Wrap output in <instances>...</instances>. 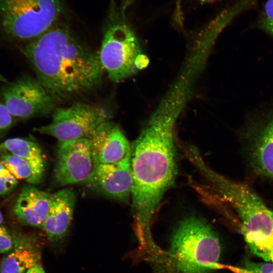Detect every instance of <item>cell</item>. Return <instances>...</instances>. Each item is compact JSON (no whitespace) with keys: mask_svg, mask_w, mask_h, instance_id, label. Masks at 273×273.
Instances as JSON below:
<instances>
[{"mask_svg":"<svg viewBox=\"0 0 273 273\" xmlns=\"http://www.w3.org/2000/svg\"><path fill=\"white\" fill-rule=\"evenodd\" d=\"M26 273H45L42 266L40 264H37L30 269H29Z\"/></svg>","mask_w":273,"mask_h":273,"instance_id":"cell-24","label":"cell"},{"mask_svg":"<svg viewBox=\"0 0 273 273\" xmlns=\"http://www.w3.org/2000/svg\"><path fill=\"white\" fill-rule=\"evenodd\" d=\"M132 0L118 5L111 0L99 55L101 64L110 80L118 82L136 69L134 61L141 53L140 44L128 25L126 11Z\"/></svg>","mask_w":273,"mask_h":273,"instance_id":"cell-5","label":"cell"},{"mask_svg":"<svg viewBox=\"0 0 273 273\" xmlns=\"http://www.w3.org/2000/svg\"><path fill=\"white\" fill-rule=\"evenodd\" d=\"M0 81L2 82H6L7 80L6 79L0 74Z\"/></svg>","mask_w":273,"mask_h":273,"instance_id":"cell-27","label":"cell"},{"mask_svg":"<svg viewBox=\"0 0 273 273\" xmlns=\"http://www.w3.org/2000/svg\"><path fill=\"white\" fill-rule=\"evenodd\" d=\"M14 238L13 249L1 261L0 273H26L31 267L40 264V250L34 239L22 235Z\"/></svg>","mask_w":273,"mask_h":273,"instance_id":"cell-14","label":"cell"},{"mask_svg":"<svg viewBox=\"0 0 273 273\" xmlns=\"http://www.w3.org/2000/svg\"><path fill=\"white\" fill-rule=\"evenodd\" d=\"M234 270L236 273H273V263L247 261L242 267Z\"/></svg>","mask_w":273,"mask_h":273,"instance_id":"cell-18","label":"cell"},{"mask_svg":"<svg viewBox=\"0 0 273 273\" xmlns=\"http://www.w3.org/2000/svg\"><path fill=\"white\" fill-rule=\"evenodd\" d=\"M221 246L212 228L199 218L181 221L167 252L154 260L158 273H211L220 267Z\"/></svg>","mask_w":273,"mask_h":273,"instance_id":"cell-4","label":"cell"},{"mask_svg":"<svg viewBox=\"0 0 273 273\" xmlns=\"http://www.w3.org/2000/svg\"><path fill=\"white\" fill-rule=\"evenodd\" d=\"M4 104L14 117L27 119L49 114L55 110V102L36 79L24 76L2 90Z\"/></svg>","mask_w":273,"mask_h":273,"instance_id":"cell-8","label":"cell"},{"mask_svg":"<svg viewBox=\"0 0 273 273\" xmlns=\"http://www.w3.org/2000/svg\"><path fill=\"white\" fill-rule=\"evenodd\" d=\"M52 194L32 186L23 187L13 207V213L21 224L41 228L48 214Z\"/></svg>","mask_w":273,"mask_h":273,"instance_id":"cell-12","label":"cell"},{"mask_svg":"<svg viewBox=\"0 0 273 273\" xmlns=\"http://www.w3.org/2000/svg\"><path fill=\"white\" fill-rule=\"evenodd\" d=\"M75 198L69 188L52 194L49 211L41 228L50 242L59 241L66 235L72 219Z\"/></svg>","mask_w":273,"mask_h":273,"instance_id":"cell-13","label":"cell"},{"mask_svg":"<svg viewBox=\"0 0 273 273\" xmlns=\"http://www.w3.org/2000/svg\"><path fill=\"white\" fill-rule=\"evenodd\" d=\"M57 22L22 50L55 102L94 89L104 73L99 54L77 39L66 25Z\"/></svg>","mask_w":273,"mask_h":273,"instance_id":"cell-2","label":"cell"},{"mask_svg":"<svg viewBox=\"0 0 273 273\" xmlns=\"http://www.w3.org/2000/svg\"><path fill=\"white\" fill-rule=\"evenodd\" d=\"M63 9L62 0H0V28L16 39H33L57 22Z\"/></svg>","mask_w":273,"mask_h":273,"instance_id":"cell-6","label":"cell"},{"mask_svg":"<svg viewBox=\"0 0 273 273\" xmlns=\"http://www.w3.org/2000/svg\"><path fill=\"white\" fill-rule=\"evenodd\" d=\"M250 158L258 173L273 179V116L252 144Z\"/></svg>","mask_w":273,"mask_h":273,"instance_id":"cell-15","label":"cell"},{"mask_svg":"<svg viewBox=\"0 0 273 273\" xmlns=\"http://www.w3.org/2000/svg\"><path fill=\"white\" fill-rule=\"evenodd\" d=\"M94 167L89 139L59 141L54 168L55 179L59 185L84 182Z\"/></svg>","mask_w":273,"mask_h":273,"instance_id":"cell-9","label":"cell"},{"mask_svg":"<svg viewBox=\"0 0 273 273\" xmlns=\"http://www.w3.org/2000/svg\"><path fill=\"white\" fill-rule=\"evenodd\" d=\"M84 183L88 188L107 196L123 202L128 201L133 183L130 152L118 162L94 166Z\"/></svg>","mask_w":273,"mask_h":273,"instance_id":"cell-10","label":"cell"},{"mask_svg":"<svg viewBox=\"0 0 273 273\" xmlns=\"http://www.w3.org/2000/svg\"><path fill=\"white\" fill-rule=\"evenodd\" d=\"M148 63V58L146 55L141 53L135 58L134 66L136 69H142L147 67Z\"/></svg>","mask_w":273,"mask_h":273,"instance_id":"cell-23","label":"cell"},{"mask_svg":"<svg viewBox=\"0 0 273 273\" xmlns=\"http://www.w3.org/2000/svg\"><path fill=\"white\" fill-rule=\"evenodd\" d=\"M94 166L122 160L130 152L131 145L118 125L109 121L89 139Z\"/></svg>","mask_w":273,"mask_h":273,"instance_id":"cell-11","label":"cell"},{"mask_svg":"<svg viewBox=\"0 0 273 273\" xmlns=\"http://www.w3.org/2000/svg\"><path fill=\"white\" fill-rule=\"evenodd\" d=\"M173 119H153L131 145L132 207L135 232L144 248L154 245L151 228L159 204L176 173Z\"/></svg>","mask_w":273,"mask_h":273,"instance_id":"cell-1","label":"cell"},{"mask_svg":"<svg viewBox=\"0 0 273 273\" xmlns=\"http://www.w3.org/2000/svg\"><path fill=\"white\" fill-rule=\"evenodd\" d=\"M202 4H209L217 2L219 0H199Z\"/></svg>","mask_w":273,"mask_h":273,"instance_id":"cell-25","label":"cell"},{"mask_svg":"<svg viewBox=\"0 0 273 273\" xmlns=\"http://www.w3.org/2000/svg\"><path fill=\"white\" fill-rule=\"evenodd\" d=\"M0 161L17 179L36 185L42 180L44 171L29 161L8 152H0Z\"/></svg>","mask_w":273,"mask_h":273,"instance_id":"cell-17","label":"cell"},{"mask_svg":"<svg viewBox=\"0 0 273 273\" xmlns=\"http://www.w3.org/2000/svg\"><path fill=\"white\" fill-rule=\"evenodd\" d=\"M262 29L273 36V0H267L260 21Z\"/></svg>","mask_w":273,"mask_h":273,"instance_id":"cell-20","label":"cell"},{"mask_svg":"<svg viewBox=\"0 0 273 273\" xmlns=\"http://www.w3.org/2000/svg\"><path fill=\"white\" fill-rule=\"evenodd\" d=\"M8 152L29 161L44 171V159L39 146L34 142L21 138L7 139L0 144V152Z\"/></svg>","mask_w":273,"mask_h":273,"instance_id":"cell-16","label":"cell"},{"mask_svg":"<svg viewBox=\"0 0 273 273\" xmlns=\"http://www.w3.org/2000/svg\"><path fill=\"white\" fill-rule=\"evenodd\" d=\"M13 123V117L5 104L0 102V136L8 130Z\"/></svg>","mask_w":273,"mask_h":273,"instance_id":"cell-22","label":"cell"},{"mask_svg":"<svg viewBox=\"0 0 273 273\" xmlns=\"http://www.w3.org/2000/svg\"><path fill=\"white\" fill-rule=\"evenodd\" d=\"M3 221V214L2 213V212H1V211L0 210V224H2Z\"/></svg>","mask_w":273,"mask_h":273,"instance_id":"cell-28","label":"cell"},{"mask_svg":"<svg viewBox=\"0 0 273 273\" xmlns=\"http://www.w3.org/2000/svg\"><path fill=\"white\" fill-rule=\"evenodd\" d=\"M270 261L273 263V246L270 253Z\"/></svg>","mask_w":273,"mask_h":273,"instance_id":"cell-26","label":"cell"},{"mask_svg":"<svg viewBox=\"0 0 273 273\" xmlns=\"http://www.w3.org/2000/svg\"><path fill=\"white\" fill-rule=\"evenodd\" d=\"M17 184V179L0 161V195L10 193Z\"/></svg>","mask_w":273,"mask_h":273,"instance_id":"cell-19","label":"cell"},{"mask_svg":"<svg viewBox=\"0 0 273 273\" xmlns=\"http://www.w3.org/2000/svg\"><path fill=\"white\" fill-rule=\"evenodd\" d=\"M15 238L5 226L0 224V254L8 253L13 248Z\"/></svg>","mask_w":273,"mask_h":273,"instance_id":"cell-21","label":"cell"},{"mask_svg":"<svg viewBox=\"0 0 273 273\" xmlns=\"http://www.w3.org/2000/svg\"><path fill=\"white\" fill-rule=\"evenodd\" d=\"M187 157L215 195L236 211L244 240L252 253L269 261L273 246V212L248 186L231 180L209 167L197 149L189 152Z\"/></svg>","mask_w":273,"mask_h":273,"instance_id":"cell-3","label":"cell"},{"mask_svg":"<svg viewBox=\"0 0 273 273\" xmlns=\"http://www.w3.org/2000/svg\"><path fill=\"white\" fill-rule=\"evenodd\" d=\"M110 118L109 112L102 106L77 102L67 108L55 109L51 122L35 130L59 141L89 139Z\"/></svg>","mask_w":273,"mask_h":273,"instance_id":"cell-7","label":"cell"}]
</instances>
